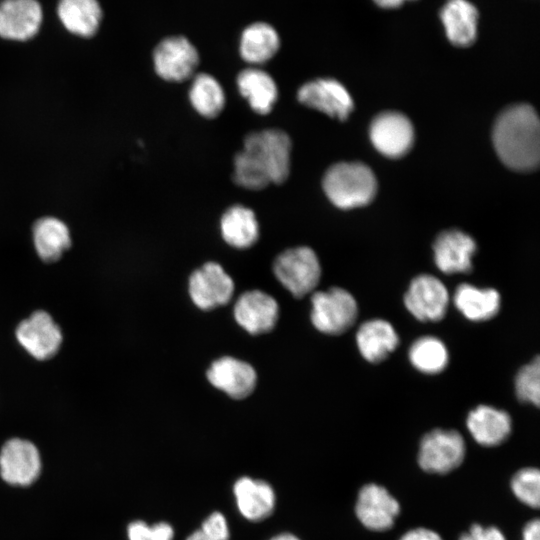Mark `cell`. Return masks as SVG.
Listing matches in <instances>:
<instances>
[{
	"label": "cell",
	"instance_id": "f1b7e54d",
	"mask_svg": "<svg viewBox=\"0 0 540 540\" xmlns=\"http://www.w3.org/2000/svg\"><path fill=\"white\" fill-rule=\"evenodd\" d=\"M189 99L193 108L206 118L218 116L225 106V94L221 84L207 73L194 76L189 89Z\"/></svg>",
	"mask_w": 540,
	"mask_h": 540
},
{
	"label": "cell",
	"instance_id": "ba28073f",
	"mask_svg": "<svg viewBox=\"0 0 540 540\" xmlns=\"http://www.w3.org/2000/svg\"><path fill=\"white\" fill-rule=\"evenodd\" d=\"M233 293L232 278L216 262H207L190 275V297L193 303L202 310H212L225 305L230 301Z\"/></svg>",
	"mask_w": 540,
	"mask_h": 540
},
{
	"label": "cell",
	"instance_id": "44dd1931",
	"mask_svg": "<svg viewBox=\"0 0 540 540\" xmlns=\"http://www.w3.org/2000/svg\"><path fill=\"white\" fill-rule=\"evenodd\" d=\"M466 424L473 439L486 447L503 443L511 432L509 414L488 405H479L470 411Z\"/></svg>",
	"mask_w": 540,
	"mask_h": 540
},
{
	"label": "cell",
	"instance_id": "8fae6325",
	"mask_svg": "<svg viewBox=\"0 0 540 540\" xmlns=\"http://www.w3.org/2000/svg\"><path fill=\"white\" fill-rule=\"evenodd\" d=\"M355 513L364 527L382 532L394 525L400 513V505L386 488L369 483L358 492Z\"/></svg>",
	"mask_w": 540,
	"mask_h": 540
},
{
	"label": "cell",
	"instance_id": "ab89813d",
	"mask_svg": "<svg viewBox=\"0 0 540 540\" xmlns=\"http://www.w3.org/2000/svg\"><path fill=\"white\" fill-rule=\"evenodd\" d=\"M269 540H300V539L291 533H281L272 537Z\"/></svg>",
	"mask_w": 540,
	"mask_h": 540
},
{
	"label": "cell",
	"instance_id": "d6a6232c",
	"mask_svg": "<svg viewBox=\"0 0 540 540\" xmlns=\"http://www.w3.org/2000/svg\"><path fill=\"white\" fill-rule=\"evenodd\" d=\"M127 535L129 540H173L174 530L166 522L148 525L138 520L129 524Z\"/></svg>",
	"mask_w": 540,
	"mask_h": 540
},
{
	"label": "cell",
	"instance_id": "6da1fadb",
	"mask_svg": "<svg viewBox=\"0 0 540 540\" xmlns=\"http://www.w3.org/2000/svg\"><path fill=\"white\" fill-rule=\"evenodd\" d=\"M493 144L499 158L508 167L519 171L537 167L540 127L534 108L518 104L503 110L494 124Z\"/></svg>",
	"mask_w": 540,
	"mask_h": 540
},
{
	"label": "cell",
	"instance_id": "8d00e7d4",
	"mask_svg": "<svg viewBox=\"0 0 540 540\" xmlns=\"http://www.w3.org/2000/svg\"><path fill=\"white\" fill-rule=\"evenodd\" d=\"M522 540H540V522L538 519L531 520L524 526Z\"/></svg>",
	"mask_w": 540,
	"mask_h": 540
},
{
	"label": "cell",
	"instance_id": "2e32d148",
	"mask_svg": "<svg viewBox=\"0 0 540 540\" xmlns=\"http://www.w3.org/2000/svg\"><path fill=\"white\" fill-rule=\"evenodd\" d=\"M209 382L234 399H244L254 390L257 375L254 368L234 357L225 356L214 361L207 370Z\"/></svg>",
	"mask_w": 540,
	"mask_h": 540
},
{
	"label": "cell",
	"instance_id": "74e56055",
	"mask_svg": "<svg viewBox=\"0 0 540 540\" xmlns=\"http://www.w3.org/2000/svg\"><path fill=\"white\" fill-rule=\"evenodd\" d=\"M381 8L392 9L401 6L407 0H373Z\"/></svg>",
	"mask_w": 540,
	"mask_h": 540
},
{
	"label": "cell",
	"instance_id": "4fadbf2b",
	"mask_svg": "<svg viewBox=\"0 0 540 540\" xmlns=\"http://www.w3.org/2000/svg\"><path fill=\"white\" fill-rule=\"evenodd\" d=\"M297 99L303 105L338 120L347 119L354 107L347 89L332 78H318L306 82L298 89Z\"/></svg>",
	"mask_w": 540,
	"mask_h": 540
},
{
	"label": "cell",
	"instance_id": "4dcf8cb0",
	"mask_svg": "<svg viewBox=\"0 0 540 540\" xmlns=\"http://www.w3.org/2000/svg\"><path fill=\"white\" fill-rule=\"evenodd\" d=\"M511 490L523 504L537 509L540 504V472L537 468L520 469L511 479Z\"/></svg>",
	"mask_w": 540,
	"mask_h": 540
},
{
	"label": "cell",
	"instance_id": "e0dca14e",
	"mask_svg": "<svg viewBox=\"0 0 540 540\" xmlns=\"http://www.w3.org/2000/svg\"><path fill=\"white\" fill-rule=\"evenodd\" d=\"M42 9L37 0H2L0 2V36L27 40L38 32Z\"/></svg>",
	"mask_w": 540,
	"mask_h": 540
},
{
	"label": "cell",
	"instance_id": "d4e9b609",
	"mask_svg": "<svg viewBox=\"0 0 540 540\" xmlns=\"http://www.w3.org/2000/svg\"><path fill=\"white\" fill-rule=\"evenodd\" d=\"M456 308L471 321L493 318L500 309V295L492 288L480 289L471 284H460L454 293Z\"/></svg>",
	"mask_w": 540,
	"mask_h": 540
},
{
	"label": "cell",
	"instance_id": "8992f818",
	"mask_svg": "<svg viewBox=\"0 0 540 540\" xmlns=\"http://www.w3.org/2000/svg\"><path fill=\"white\" fill-rule=\"evenodd\" d=\"M465 452V442L459 432L434 429L420 442L418 463L427 473L446 474L461 465Z\"/></svg>",
	"mask_w": 540,
	"mask_h": 540
},
{
	"label": "cell",
	"instance_id": "5b68a950",
	"mask_svg": "<svg viewBox=\"0 0 540 540\" xmlns=\"http://www.w3.org/2000/svg\"><path fill=\"white\" fill-rule=\"evenodd\" d=\"M311 306V322L318 331L325 334H342L357 318L355 298L350 292L339 287L314 292Z\"/></svg>",
	"mask_w": 540,
	"mask_h": 540
},
{
	"label": "cell",
	"instance_id": "3957f363",
	"mask_svg": "<svg viewBox=\"0 0 540 540\" xmlns=\"http://www.w3.org/2000/svg\"><path fill=\"white\" fill-rule=\"evenodd\" d=\"M377 182L373 171L360 162H339L326 171L323 190L338 208L350 209L368 204L375 196Z\"/></svg>",
	"mask_w": 540,
	"mask_h": 540
},
{
	"label": "cell",
	"instance_id": "5bb4252c",
	"mask_svg": "<svg viewBox=\"0 0 540 540\" xmlns=\"http://www.w3.org/2000/svg\"><path fill=\"white\" fill-rule=\"evenodd\" d=\"M370 139L374 147L387 157L403 156L411 148L414 130L410 120L395 111L377 115L370 125Z\"/></svg>",
	"mask_w": 540,
	"mask_h": 540
},
{
	"label": "cell",
	"instance_id": "7c38bea8",
	"mask_svg": "<svg viewBox=\"0 0 540 540\" xmlns=\"http://www.w3.org/2000/svg\"><path fill=\"white\" fill-rule=\"evenodd\" d=\"M41 458L37 447L21 438L8 440L0 451V475L11 485L27 486L40 474Z\"/></svg>",
	"mask_w": 540,
	"mask_h": 540
},
{
	"label": "cell",
	"instance_id": "4316f807",
	"mask_svg": "<svg viewBox=\"0 0 540 540\" xmlns=\"http://www.w3.org/2000/svg\"><path fill=\"white\" fill-rule=\"evenodd\" d=\"M280 39L277 31L269 24L256 22L247 26L240 38V55L250 64H262L278 51Z\"/></svg>",
	"mask_w": 540,
	"mask_h": 540
},
{
	"label": "cell",
	"instance_id": "d590c367",
	"mask_svg": "<svg viewBox=\"0 0 540 540\" xmlns=\"http://www.w3.org/2000/svg\"><path fill=\"white\" fill-rule=\"evenodd\" d=\"M399 540H443L435 531L428 528H415L407 531Z\"/></svg>",
	"mask_w": 540,
	"mask_h": 540
},
{
	"label": "cell",
	"instance_id": "9a60e30c",
	"mask_svg": "<svg viewBox=\"0 0 540 540\" xmlns=\"http://www.w3.org/2000/svg\"><path fill=\"white\" fill-rule=\"evenodd\" d=\"M278 315L277 301L260 290L243 293L234 306L236 322L252 335L270 332L276 325Z\"/></svg>",
	"mask_w": 540,
	"mask_h": 540
},
{
	"label": "cell",
	"instance_id": "1f68e13d",
	"mask_svg": "<svg viewBox=\"0 0 540 540\" xmlns=\"http://www.w3.org/2000/svg\"><path fill=\"white\" fill-rule=\"evenodd\" d=\"M516 394L519 400L539 406L540 403V361H534L523 366L515 379Z\"/></svg>",
	"mask_w": 540,
	"mask_h": 540
},
{
	"label": "cell",
	"instance_id": "cb8c5ba5",
	"mask_svg": "<svg viewBox=\"0 0 540 540\" xmlns=\"http://www.w3.org/2000/svg\"><path fill=\"white\" fill-rule=\"evenodd\" d=\"M220 229L225 242L239 249L251 247L260 235L254 211L240 204L229 207L223 213Z\"/></svg>",
	"mask_w": 540,
	"mask_h": 540
},
{
	"label": "cell",
	"instance_id": "603a6c76",
	"mask_svg": "<svg viewBox=\"0 0 540 540\" xmlns=\"http://www.w3.org/2000/svg\"><path fill=\"white\" fill-rule=\"evenodd\" d=\"M356 340L361 355L371 363L383 361L399 343L394 327L383 319H373L362 323Z\"/></svg>",
	"mask_w": 540,
	"mask_h": 540
},
{
	"label": "cell",
	"instance_id": "ffe728a7",
	"mask_svg": "<svg viewBox=\"0 0 540 540\" xmlns=\"http://www.w3.org/2000/svg\"><path fill=\"white\" fill-rule=\"evenodd\" d=\"M440 19L453 45L467 47L475 42L478 10L468 0H447L440 11Z\"/></svg>",
	"mask_w": 540,
	"mask_h": 540
},
{
	"label": "cell",
	"instance_id": "52a82bcc",
	"mask_svg": "<svg viewBox=\"0 0 540 540\" xmlns=\"http://www.w3.org/2000/svg\"><path fill=\"white\" fill-rule=\"evenodd\" d=\"M156 73L164 80L181 82L190 78L199 63L197 49L184 36L163 39L153 52Z\"/></svg>",
	"mask_w": 540,
	"mask_h": 540
},
{
	"label": "cell",
	"instance_id": "ac0fdd59",
	"mask_svg": "<svg viewBox=\"0 0 540 540\" xmlns=\"http://www.w3.org/2000/svg\"><path fill=\"white\" fill-rule=\"evenodd\" d=\"M476 251L473 238L460 230H447L438 235L434 244V260L446 274L466 273L472 269V256Z\"/></svg>",
	"mask_w": 540,
	"mask_h": 540
},
{
	"label": "cell",
	"instance_id": "7402d4cb",
	"mask_svg": "<svg viewBox=\"0 0 540 540\" xmlns=\"http://www.w3.org/2000/svg\"><path fill=\"white\" fill-rule=\"evenodd\" d=\"M236 82L251 109L260 115L270 113L278 98V88L270 74L260 68L249 67L238 74Z\"/></svg>",
	"mask_w": 540,
	"mask_h": 540
},
{
	"label": "cell",
	"instance_id": "277c9868",
	"mask_svg": "<svg viewBox=\"0 0 540 540\" xmlns=\"http://www.w3.org/2000/svg\"><path fill=\"white\" fill-rule=\"evenodd\" d=\"M273 271L282 286L297 298L313 292L321 277L319 259L307 246L281 252L274 261Z\"/></svg>",
	"mask_w": 540,
	"mask_h": 540
},
{
	"label": "cell",
	"instance_id": "836d02e7",
	"mask_svg": "<svg viewBox=\"0 0 540 540\" xmlns=\"http://www.w3.org/2000/svg\"><path fill=\"white\" fill-rule=\"evenodd\" d=\"M212 540H228L229 528L224 515L220 512L210 514L203 522L200 529Z\"/></svg>",
	"mask_w": 540,
	"mask_h": 540
},
{
	"label": "cell",
	"instance_id": "484cf974",
	"mask_svg": "<svg viewBox=\"0 0 540 540\" xmlns=\"http://www.w3.org/2000/svg\"><path fill=\"white\" fill-rule=\"evenodd\" d=\"M57 12L65 28L82 37L93 36L102 17L97 0H59Z\"/></svg>",
	"mask_w": 540,
	"mask_h": 540
},
{
	"label": "cell",
	"instance_id": "e575fe53",
	"mask_svg": "<svg viewBox=\"0 0 540 540\" xmlns=\"http://www.w3.org/2000/svg\"><path fill=\"white\" fill-rule=\"evenodd\" d=\"M459 540H506V537L497 527L473 524L469 531L460 536Z\"/></svg>",
	"mask_w": 540,
	"mask_h": 540
},
{
	"label": "cell",
	"instance_id": "f35d334b",
	"mask_svg": "<svg viewBox=\"0 0 540 540\" xmlns=\"http://www.w3.org/2000/svg\"><path fill=\"white\" fill-rule=\"evenodd\" d=\"M186 540H212L208 538L201 530L194 531Z\"/></svg>",
	"mask_w": 540,
	"mask_h": 540
},
{
	"label": "cell",
	"instance_id": "9c48e42d",
	"mask_svg": "<svg viewBox=\"0 0 540 540\" xmlns=\"http://www.w3.org/2000/svg\"><path fill=\"white\" fill-rule=\"evenodd\" d=\"M408 311L420 321L441 320L447 311L449 293L435 276L422 274L415 277L404 296Z\"/></svg>",
	"mask_w": 540,
	"mask_h": 540
},
{
	"label": "cell",
	"instance_id": "7a4b0ae2",
	"mask_svg": "<svg viewBox=\"0 0 540 540\" xmlns=\"http://www.w3.org/2000/svg\"><path fill=\"white\" fill-rule=\"evenodd\" d=\"M242 153L269 183L282 184L290 174L292 141L280 129L254 131L244 138Z\"/></svg>",
	"mask_w": 540,
	"mask_h": 540
},
{
	"label": "cell",
	"instance_id": "30bf717a",
	"mask_svg": "<svg viewBox=\"0 0 540 540\" xmlns=\"http://www.w3.org/2000/svg\"><path fill=\"white\" fill-rule=\"evenodd\" d=\"M20 345L34 358L53 357L62 343V332L50 314L39 310L23 320L16 329Z\"/></svg>",
	"mask_w": 540,
	"mask_h": 540
},
{
	"label": "cell",
	"instance_id": "83f0119b",
	"mask_svg": "<svg viewBox=\"0 0 540 540\" xmlns=\"http://www.w3.org/2000/svg\"><path fill=\"white\" fill-rule=\"evenodd\" d=\"M33 241L37 254L46 262L58 260L71 245L68 227L53 217L36 221L33 226Z\"/></svg>",
	"mask_w": 540,
	"mask_h": 540
},
{
	"label": "cell",
	"instance_id": "d6986e66",
	"mask_svg": "<svg viewBox=\"0 0 540 540\" xmlns=\"http://www.w3.org/2000/svg\"><path fill=\"white\" fill-rule=\"evenodd\" d=\"M233 493L239 512L247 520L261 521L269 517L275 508V492L263 480L241 477L235 482Z\"/></svg>",
	"mask_w": 540,
	"mask_h": 540
},
{
	"label": "cell",
	"instance_id": "f546056e",
	"mask_svg": "<svg viewBox=\"0 0 540 540\" xmlns=\"http://www.w3.org/2000/svg\"><path fill=\"white\" fill-rule=\"evenodd\" d=\"M409 359L420 372L436 374L445 369L448 351L444 343L436 337L424 336L417 339L409 349Z\"/></svg>",
	"mask_w": 540,
	"mask_h": 540
}]
</instances>
